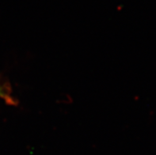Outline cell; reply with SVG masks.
<instances>
[{
  "mask_svg": "<svg viewBox=\"0 0 156 155\" xmlns=\"http://www.w3.org/2000/svg\"><path fill=\"white\" fill-rule=\"evenodd\" d=\"M11 87L8 83H2L0 81V98L3 99L10 104H16L17 101L11 97Z\"/></svg>",
  "mask_w": 156,
  "mask_h": 155,
  "instance_id": "6da1fadb",
  "label": "cell"
}]
</instances>
